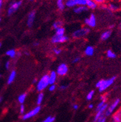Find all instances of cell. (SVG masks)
Here are the masks:
<instances>
[{"label": "cell", "mask_w": 121, "mask_h": 122, "mask_svg": "<svg viewBox=\"0 0 121 122\" xmlns=\"http://www.w3.org/2000/svg\"><path fill=\"white\" fill-rule=\"evenodd\" d=\"M116 76H113L110 79L101 80L97 82L96 84V87H97L99 92H103L110 87L115 82Z\"/></svg>", "instance_id": "cell-1"}, {"label": "cell", "mask_w": 121, "mask_h": 122, "mask_svg": "<svg viewBox=\"0 0 121 122\" xmlns=\"http://www.w3.org/2000/svg\"><path fill=\"white\" fill-rule=\"evenodd\" d=\"M49 83V78H48V75L46 74L44 75L38 81L37 85H36V89L39 92L43 91V90L45 89L48 85Z\"/></svg>", "instance_id": "cell-2"}, {"label": "cell", "mask_w": 121, "mask_h": 122, "mask_svg": "<svg viewBox=\"0 0 121 122\" xmlns=\"http://www.w3.org/2000/svg\"><path fill=\"white\" fill-rule=\"evenodd\" d=\"M90 32V29L88 27H84L80 29H77L75 30L72 34V36L74 38H80L84 37Z\"/></svg>", "instance_id": "cell-3"}, {"label": "cell", "mask_w": 121, "mask_h": 122, "mask_svg": "<svg viewBox=\"0 0 121 122\" xmlns=\"http://www.w3.org/2000/svg\"><path fill=\"white\" fill-rule=\"evenodd\" d=\"M40 110H41V107H40L39 106H36V107L33 109L31 110L30 111L26 113V114H23L22 118H23V120H24L29 119V118L33 117L34 116L37 115V114L39 112Z\"/></svg>", "instance_id": "cell-4"}, {"label": "cell", "mask_w": 121, "mask_h": 122, "mask_svg": "<svg viewBox=\"0 0 121 122\" xmlns=\"http://www.w3.org/2000/svg\"><path fill=\"white\" fill-rule=\"evenodd\" d=\"M22 1H18L12 3L10 5L9 7L7 10V14L9 15H11L14 14L16 10L19 9V7L21 5Z\"/></svg>", "instance_id": "cell-5"}, {"label": "cell", "mask_w": 121, "mask_h": 122, "mask_svg": "<svg viewBox=\"0 0 121 122\" xmlns=\"http://www.w3.org/2000/svg\"><path fill=\"white\" fill-rule=\"evenodd\" d=\"M119 103H120L119 99H116V100L114 101V102L112 103L111 105L109 107L106 108V111H105V113H104L105 116H108V115H110L113 112V111L115 110V109L117 107V106H118Z\"/></svg>", "instance_id": "cell-6"}, {"label": "cell", "mask_w": 121, "mask_h": 122, "mask_svg": "<svg viewBox=\"0 0 121 122\" xmlns=\"http://www.w3.org/2000/svg\"><path fill=\"white\" fill-rule=\"evenodd\" d=\"M68 40V37L65 35H57L55 34L52 38L51 41L52 43L56 44V43H63L66 42Z\"/></svg>", "instance_id": "cell-7"}, {"label": "cell", "mask_w": 121, "mask_h": 122, "mask_svg": "<svg viewBox=\"0 0 121 122\" xmlns=\"http://www.w3.org/2000/svg\"><path fill=\"white\" fill-rule=\"evenodd\" d=\"M68 71V68L67 65L64 63H62L58 67L57 70H56V74L59 76H64L67 74Z\"/></svg>", "instance_id": "cell-8"}, {"label": "cell", "mask_w": 121, "mask_h": 122, "mask_svg": "<svg viewBox=\"0 0 121 122\" xmlns=\"http://www.w3.org/2000/svg\"><path fill=\"white\" fill-rule=\"evenodd\" d=\"M84 23L88 27H95L96 25V16L94 14H91L89 18L85 19Z\"/></svg>", "instance_id": "cell-9"}, {"label": "cell", "mask_w": 121, "mask_h": 122, "mask_svg": "<svg viewBox=\"0 0 121 122\" xmlns=\"http://www.w3.org/2000/svg\"><path fill=\"white\" fill-rule=\"evenodd\" d=\"M107 107H108V105L105 103V105H104V106L101 107V108L99 109L97 111V113H96V114L95 115V118H94V122H96V121H97V120L100 118V117H101V116L105 115V114H104V113H105V111H106V109Z\"/></svg>", "instance_id": "cell-10"}, {"label": "cell", "mask_w": 121, "mask_h": 122, "mask_svg": "<svg viewBox=\"0 0 121 122\" xmlns=\"http://www.w3.org/2000/svg\"><path fill=\"white\" fill-rule=\"evenodd\" d=\"M35 16H36V12L35 10H33L30 12V14L28 15L27 21V24L28 25V27H30L33 25L34 21H35Z\"/></svg>", "instance_id": "cell-11"}, {"label": "cell", "mask_w": 121, "mask_h": 122, "mask_svg": "<svg viewBox=\"0 0 121 122\" xmlns=\"http://www.w3.org/2000/svg\"><path fill=\"white\" fill-rule=\"evenodd\" d=\"M88 10V7L85 5H77L74 8V12L76 14H81L82 12H85Z\"/></svg>", "instance_id": "cell-12"}, {"label": "cell", "mask_w": 121, "mask_h": 122, "mask_svg": "<svg viewBox=\"0 0 121 122\" xmlns=\"http://www.w3.org/2000/svg\"><path fill=\"white\" fill-rule=\"evenodd\" d=\"M48 78H49V83L50 85H53L55 83L57 78V74L56 72L52 71L48 75Z\"/></svg>", "instance_id": "cell-13"}, {"label": "cell", "mask_w": 121, "mask_h": 122, "mask_svg": "<svg viewBox=\"0 0 121 122\" xmlns=\"http://www.w3.org/2000/svg\"><path fill=\"white\" fill-rule=\"evenodd\" d=\"M86 1V6L88 9H95L97 8V4L93 0H85Z\"/></svg>", "instance_id": "cell-14"}, {"label": "cell", "mask_w": 121, "mask_h": 122, "mask_svg": "<svg viewBox=\"0 0 121 122\" xmlns=\"http://www.w3.org/2000/svg\"><path fill=\"white\" fill-rule=\"evenodd\" d=\"M94 52H95V49L93 48L92 46H88L85 48V51H84V53H85V55L87 56H92V55L94 54Z\"/></svg>", "instance_id": "cell-15"}, {"label": "cell", "mask_w": 121, "mask_h": 122, "mask_svg": "<svg viewBox=\"0 0 121 122\" xmlns=\"http://www.w3.org/2000/svg\"><path fill=\"white\" fill-rule=\"evenodd\" d=\"M110 122H121V117L119 111L116 112L111 118V120Z\"/></svg>", "instance_id": "cell-16"}, {"label": "cell", "mask_w": 121, "mask_h": 122, "mask_svg": "<svg viewBox=\"0 0 121 122\" xmlns=\"http://www.w3.org/2000/svg\"><path fill=\"white\" fill-rule=\"evenodd\" d=\"M111 35V31L110 30H108L105 31L102 34L101 36V38L103 41L106 40L108 39L110 37Z\"/></svg>", "instance_id": "cell-17"}, {"label": "cell", "mask_w": 121, "mask_h": 122, "mask_svg": "<svg viewBox=\"0 0 121 122\" xmlns=\"http://www.w3.org/2000/svg\"><path fill=\"white\" fill-rule=\"evenodd\" d=\"M16 73L15 71H13L11 72L9 76L8 80H7V83H8L9 85H10L11 83H13V81L15 80V77H16Z\"/></svg>", "instance_id": "cell-18"}, {"label": "cell", "mask_w": 121, "mask_h": 122, "mask_svg": "<svg viewBox=\"0 0 121 122\" xmlns=\"http://www.w3.org/2000/svg\"><path fill=\"white\" fill-rule=\"evenodd\" d=\"M65 5V6H67V7H69V8L75 7L77 6L76 0H67Z\"/></svg>", "instance_id": "cell-19"}, {"label": "cell", "mask_w": 121, "mask_h": 122, "mask_svg": "<svg viewBox=\"0 0 121 122\" xmlns=\"http://www.w3.org/2000/svg\"><path fill=\"white\" fill-rule=\"evenodd\" d=\"M119 9V7L118 5L116 4H114V3H110L108 6V9L109 10L112 11V12L117 10Z\"/></svg>", "instance_id": "cell-20"}, {"label": "cell", "mask_w": 121, "mask_h": 122, "mask_svg": "<svg viewBox=\"0 0 121 122\" xmlns=\"http://www.w3.org/2000/svg\"><path fill=\"white\" fill-rule=\"evenodd\" d=\"M57 6L60 10H63L65 8L64 0H57Z\"/></svg>", "instance_id": "cell-21"}, {"label": "cell", "mask_w": 121, "mask_h": 122, "mask_svg": "<svg viewBox=\"0 0 121 122\" xmlns=\"http://www.w3.org/2000/svg\"><path fill=\"white\" fill-rule=\"evenodd\" d=\"M43 99H44V94L42 92L39 93V95H38L37 99H36V103H37L38 105H40L43 102Z\"/></svg>", "instance_id": "cell-22"}, {"label": "cell", "mask_w": 121, "mask_h": 122, "mask_svg": "<svg viewBox=\"0 0 121 122\" xmlns=\"http://www.w3.org/2000/svg\"><path fill=\"white\" fill-rule=\"evenodd\" d=\"M27 97V94L24 93V94H22L19 95L18 98V102L20 104H23L24 103V101H25V98H26Z\"/></svg>", "instance_id": "cell-23"}, {"label": "cell", "mask_w": 121, "mask_h": 122, "mask_svg": "<svg viewBox=\"0 0 121 122\" xmlns=\"http://www.w3.org/2000/svg\"><path fill=\"white\" fill-rule=\"evenodd\" d=\"M16 51H15L14 49H10L9 50L6 52V55L9 56L11 58H14L15 56H16Z\"/></svg>", "instance_id": "cell-24"}, {"label": "cell", "mask_w": 121, "mask_h": 122, "mask_svg": "<svg viewBox=\"0 0 121 122\" xmlns=\"http://www.w3.org/2000/svg\"><path fill=\"white\" fill-rule=\"evenodd\" d=\"M65 34V29L63 27L58 28L56 29V35H64Z\"/></svg>", "instance_id": "cell-25"}, {"label": "cell", "mask_w": 121, "mask_h": 122, "mask_svg": "<svg viewBox=\"0 0 121 122\" xmlns=\"http://www.w3.org/2000/svg\"><path fill=\"white\" fill-rule=\"evenodd\" d=\"M106 56L109 58H116V55L113 51H111V50H108L106 52Z\"/></svg>", "instance_id": "cell-26"}, {"label": "cell", "mask_w": 121, "mask_h": 122, "mask_svg": "<svg viewBox=\"0 0 121 122\" xmlns=\"http://www.w3.org/2000/svg\"><path fill=\"white\" fill-rule=\"evenodd\" d=\"M62 25H63V23H62L61 21H57L55 22V23L53 24V27L56 30L58 28L61 27Z\"/></svg>", "instance_id": "cell-27"}, {"label": "cell", "mask_w": 121, "mask_h": 122, "mask_svg": "<svg viewBox=\"0 0 121 122\" xmlns=\"http://www.w3.org/2000/svg\"><path fill=\"white\" fill-rule=\"evenodd\" d=\"M94 94H95V91H90L88 93V94L87 95V100H91L93 98Z\"/></svg>", "instance_id": "cell-28"}, {"label": "cell", "mask_w": 121, "mask_h": 122, "mask_svg": "<svg viewBox=\"0 0 121 122\" xmlns=\"http://www.w3.org/2000/svg\"><path fill=\"white\" fill-rule=\"evenodd\" d=\"M77 5H85L86 6V1L85 0H76Z\"/></svg>", "instance_id": "cell-29"}, {"label": "cell", "mask_w": 121, "mask_h": 122, "mask_svg": "<svg viewBox=\"0 0 121 122\" xmlns=\"http://www.w3.org/2000/svg\"><path fill=\"white\" fill-rule=\"evenodd\" d=\"M55 118L54 117H52V116H49V117H47L43 122H53L55 121Z\"/></svg>", "instance_id": "cell-30"}, {"label": "cell", "mask_w": 121, "mask_h": 122, "mask_svg": "<svg viewBox=\"0 0 121 122\" xmlns=\"http://www.w3.org/2000/svg\"><path fill=\"white\" fill-rule=\"evenodd\" d=\"M105 101L101 100V102H100L99 103L98 105H97V107H96V111H98L99 109L101 108V107H102V106H104V105H105Z\"/></svg>", "instance_id": "cell-31"}, {"label": "cell", "mask_w": 121, "mask_h": 122, "mask_svg": "<svg viewBox=\"0 0 121 122\" xmlns=\"http://www.w3.org/2000/svg\"><path fill=\"white\" fill-rule=\"evenodd\" d=\"M53 52L56 55H59L61 53V50L58 48H55L53 49Z\"/></svg>", "instance_id": "cell-32"}, {"label": "cell", "mask_w": 121, "mask_h": 122, "mask_svg": "<svg viewBox=\"0 0 121 122\" xmlns=\"http://www.w3.org/2000/svg\"><path fill=\"white\" fill-rule=\"evenodd\" d=\"M19 110H20V114L23 115L24 113V111H25V107H24L23 104H21V106H20Z\"/></svg>", "instance_id": "cell-33"}, {"label": "cell", "mask_w": 121, "mask_h": 122, "mask_svg": "<svg viewBox=\"0 0 121 122\" xmlns=\"http://www.w3.org/2000/svg\"><path fill=\"white\" fill-rule=\"evenodd\" d=\"M55 89H56V85L55 84H53V85H50L48 89H49L50 91H55Z\"/></svg>", "instance_id": "cell-34"}, {"label": "cell", "mask_w": 121, "mask_h": 122, "mask_svg": "<svg viewBox=\"0 0 121 122\" xmlns=\"http://www.w3.org/2000/svg\"><path fill=\"white\" fill-rule=\"evenodd\" d=\"M97 4H102L105 3V0H93Z\"/></svg>", "instance_id": "cell-35"}, {"label": "cell", "mask_w": 121, "mask_h": 122, "mask_svg": "<svg viewBox=\"0 0 121 122\" xmlns=\"http://www.w3.org/2000/svg\"><path fill=\"white\" fill-rule=\"evenodd\" d=\"M80 60H81V58H80V57H76L75 58H74V59H73V63H77V62L79 61Z\"/></svg>", "instance_id": "cell-36"}, {"label": "cell", "mask_w": 121, "mask_h": 122, "mask_svg": "<svg viewBox=\"0 0 121 122\" xmlns=\"http://www.w3.org/2000/svg\"><path fill=\"white\" fill-rule=\"evenodd\" d=\"M5 68H6L7 69H8L9 68V67H10V62L9 61H7L6 63H5Z\"/></svg>", "instance_id": "cell-37"}, {"label": "cell", "mask_w": 121, "mask_h": 122, "mask_svg": "<svg viewBox=\"0 0 121 122\" xmlns=\"http://www.w3.org/2000/svg\"><path fill=\"white\" fill-rule=\"evenodd\" d=\"M100 99H101V100L105 101L106 100V97L105 95H102L101 97H100Z\"/></svg>", "instance_id": "cell-38"}, {"label": "cell", "mask_w": 121, "mask_h": 122, "mask_svg": "<svg viewBox=\"0 0 121 122\" xmlns=\"http://www.w3.org/2000/svg\"><path fill=\"white\" fill-rule=\"evenodd\" d=\"M73 109H75V110H77V109H78L79 106H78V105H76V104H75V105H73Z\"/></svg>", "instance_id": "cell-39"}, {"label": "cell", "mask_w": 121, "mask_h": 122, "mask_svg": "<svg viewBox=\"0 0 121 122\" xmlns=\"http://www.w3.org/2000/svg\"><path fill=\"white\" fill-rule=\"evenodd\" d=\"M67 88V86L65 85H62V86H60V89L61 90H64Z\"/></svg>", "instance_id": "cell-40"}, {"label": "cell", "mask_w": 121, "mask_h": 122, "mask_svg": "<svg viewBox=\"0 0 121 122\" xmlns=\"http://www.w3.org/2000/svg\"><path fill=\"white\" fill-rule=\"evenodd\" d=\"M3 3V0H0V9H1V8L2 7Z\"/></svg>", "instance_id": "cell-41"}, {"label": "cell", "mask_w": 121, "mask_h": 122, "mask_svg": "<svg viewBox=\"0 0 121 122\" xmlns=\"http://www.w3.org/2000/svg\"><path fill=\"white\" fill-rule=\"evenodd\" d=\"M93 104H90V105H88V108L89 109H93Z\"/></svg>", "instance_id": "cell-42"}, {"label": "cell", "mask_w": 121, "mask_h": 122, "mask_svg": "<svg viewBox=\"0 0 121 122\" xmlns=\"http://www.w3.org/2000/svg\"><path fill=\"white\" fill-rule=\"evenodd\" d=\"M105 121H106V118H105V117H104L100 122H105Z\"/></svg>", "instance_id": "cell-43"}, {"label": "cell", "mask_w": 121, "mask_h": 122, "mask_svg": "<svg viewBox=\"0 0 121 122\" xmlns=\"http://www.w3.org/2000/svg\"><path fill=\"white\" fill-rule=\"evenodd\" d=\"M38 44H39L38 43H34V44H33V45H34L35 46H38Z\"/></svg>", "instance_id": "cell-44"}, {"label": "cell", "mask_w": 121, "mask_h": 122, "mask_svg": "<svg viewBox=\"0 0 121 122\" xmlns=\"http://www.w3.org/2000/svg\"><path fill=\"white\" fill-rule=\"evenodd\" d=\"M119 29L121 30V23H120V24H119Z\"/></svg>", "instance_id": "cell-45"}, {"label": "cell", "mask_w": 121, "mask_h": 122, "mask_svg": "<svg viewBox=\"0 0 121 122\" xmlns=\"http://www.w3.org/2000/svg\"><path fill=\"white\" fill-rule=\"evenodd\" d=\"M36 79H34V80H33V83H36Z\"/></svg>", "instance_id": "cell-46"}, {"label": "cell", "mask_w": 121, "mask_h": 122, "mask_svg": "<svg viewBox=\"0 0 121 122\" xmlns=\"http://www.w3.org/2000/svg\"><path fill=\"white\" fill-rule=\"evenodd\" d=\"M2 100H3V97H0V102H1Z\"/></svg>", "instance_id": "cell-47"}, {"label": "cell", "mask_w": 121, "mask_h": 122, "mask_svg": "<svg viewBox=\"0 0 121 122\" xmlns=\"http://www.w3.org/2000/svg\"><path fill=\"white\" fill-rule=\"evenodd\" d=\"M113 27H114V25H111L110 26V28H113Z\"/></svg>", "instance_id": "cell-48"}, {"label": "cell", "mask_w": 121, "mask_h": 122, "mask_svg": "<svg viewBox=\"0 0 121 122\" xmlns=\"http://www.w3.org/2000/svg\"><path fill=\"white\" fill-rule=\"evenodd\" d=\"M113 0H105V1H111Z\"/></svg>", "instance_id": "cell-49"}, {"label": "cell", "mask_w": 121, "mask_h": 122, "mask_svg": "<svg viewBox=\"0 0 121 122\" xmlns=\"http://www.w3.org/2000/svg\"><path fill=\"white\" fill-rule=\"evenodd\" d=\"M119 112H120V114H121V109H120V110H119Z\"/></svg>", "instance_id": "cell-50"}, {"label": "cell", "mask_w": 121, "mask_h": 122, "mask_svg": "<svg viewBox=\"0 0 121 122\" xmlns=\"http://www.w3.org/2000/svg\"><path fill=\"white\" fill-rule=\"evenodd\" d=\"M1 43H0V48H1Z\"/></svg>", "instance_id": "cell-51"}, {"label": "cell", "mask_w": 121, "mask_h": 122, "mask_svg": "<svg viewBox=\"0 0 121 122\" xmlns=\"http://www.w3.org/2000/svg\"><path fill=\"white\" fill-rule=\"evenodd\" d=\"M119 1L121 2V0H119Z\"/></svg>", "instance_id": "cell-52"}, {"label": "cell", "mask_w": 121, "mask_h": 122, "mask_svg": "<svg viewBox=\"0 0 121 122\" xmlns=\"http://www.w3.org/2000/svg\"><path fill=\"white\" fill-rule=\"evenodd\" d=\"M0 21H1V18H0Z\"/></svg>", "instance_id": "cell-53"}, {"label": "cell", "mask_w": 121, "mask_h": 122, "mask_svg": "<svg viewBox=\"0 0 121 122\" xmlns=\"http://www.w3.org/2000/svg\"><path fill=\"white\" fill-rule=\"evenodd\" d=\"M30 1H32V0H30Z\"/></svg>", "instance_id": "cell-54"}]
</instances>
